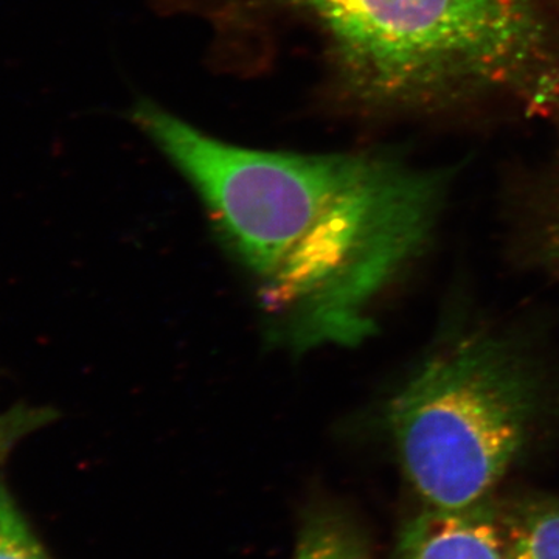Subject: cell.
<instances>
[{"instance_id": "5b68a950", "label": "cell", "mask_w": 559, "mask_h": 559, "mask_svg": "<svg viewBox=\"0 0 559 559\" xmlns=\"http://www.w3.org/2000/svg\"><path fill=\"white\" fill-rule=\"evenodd\" d=\"M511 559H559V507L522 511L511 524Z\"/></svg>"}, {"instance_id": "3957f363", "label": "cell", "mask_w": 559, "mask_h": 559, "mask_svg": "<svg viewBox=\"0 0 559 559\" xmlns=\"http://www.w3.org/2000/svg\"><path fill=\"white\" fill-rule=\"evenodd\" d=\"M487 510L429 509L404 532L399 559H509Z\"/></svg>"}, {"instance_id": "7a4b0ae2", "label": "cell", "mask_w": 559, "mask_h": 559, "mask_svg": "<svg viewBox=\"0 0 559 559\" xmlns=\"http://www.w3.org/2000/svg\"><path fill=\"white\" fill-rule=\"evenodd\" d=\"M538 392L510 349L485 336L440 349L393 396L390 433L433 510L485 502L532 436Z\"/></svg>"}, {"instance_id": "8992f818", "label": "cell", "mask_w": 559, "mask_h": 559, "mask_svg": "<svg viewBox=\"0 0 559 559\" xmlns=\"http://www.w3.org/2000/svg\"><path fill=\"white\" fill-rule=\"evenodd\" d=\"M0 559H51L0 484Z\"/></svg>"}, {"instance_id": "277c9868", "label": "cell", "mask_w": 559, "mask_h": 559, "mask_svg": "<svg viewBox=\"0 0 559 559\" xmlns=\"http://www.w3.org/2000/svg\"><path fill=\"white\" fill-rule=\"evenodd\" d=\"M294 559H367L358 533L336 513L318 511L304 524Z\"/></svg>"}, {"instance_id": "ba28073f", "label": "cell", "mask_w": 559, "mask_h": 559, "mask_svg": "<svg viewBox=\"0 0 559 559\" xmlns=\"http://www.w3.org/2000/svg\"><path fill=\"white\" fill-rule=\"evenodd\" d=\"M551 252H554L555 259L559 263V215L558 219L555 221L554 237H551Z\"/></svg>"}, {"instance_id": "52a82bcc", "label": "cell", "mask_w": 559, "mask_h": 559, "mask_svg": "<svg viewBox=\"0 0 559 559\" xmlns=\"http://www.w3.org/2000/svg\"><path fill=\"white\" fill-rule=\"evenodd\" d=\"M50 418L49 412L20 407L0 414V462L14 444Z\"/></svg>"}, {"instance_id": "6da1fadb", "label": "cell", "mask_w": 559, "mask_h": 559, "mask_svg": "<svg viewBox=\"0 0 559 559\" xmlns=\"http://www.w3.org/2000/svg\"><path fill=\"white\" fill-rule=\"evenodd\" d=\"M130 117L248 272L274 341L301 353L373 334L374 304L432 235L447 176L370 151L249 148L151 100Z\"/></svg>"}]
</instances>
